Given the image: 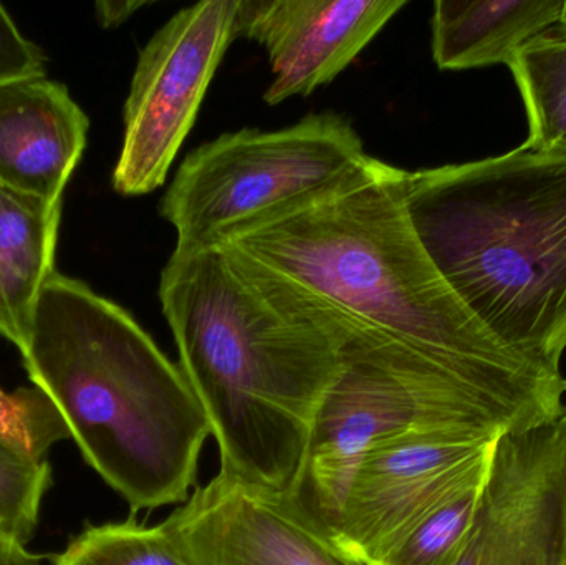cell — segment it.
Returning a JSON list of instances; mask_svg holds the SVG:
<instances>
[{
	"instance_id": "obj_1",
	"label": "cell",
	"mask_w": 566,
	"mask_h": 565,
	"mask_svg": "<svg viewBox=\"0 0 566 565\" xmlns=\"http://www.w3.org/2000/svg\"><path fill=\"white\" fill-rule=\"evenodd\" d=\"M159 301L221 474L295 498L348 318L232 244L172 252Z\"/></svg>"
},
{
	"instance_id": "obj_2",
	"label": "cell",
	"mask_w": 566,
	"mask_h": 565,
	"mask_svg": "<svg viewBox=\"0 0 566 565\" xmlns=\"http://www.w3.org/2000/svg\"><path fill=\"white\" fill-rule=\"evenodd\" d=\"M406 169L369 156L325 195L229 238L352 324L401 342L517 411L531 427L565 411L551 377L495 341L462 305L422 245Z\"/></svg>"
},
{
	"instance_id": "obj_3",
	"label": "cell",
	"mask_w": 566,
	"mask_h": 565,
	"mask_svg": "<svg viewBox=\"0 0 566 565\" xmlns=\"http://www.w3.org/2000/svg\"><path fill=\"white\" fill-rule=\"evenodd\" d=\"M20 355L86 463L133 513L189 500L211 423L181 368L128 311L55 271Z\"/></svg>"
},
{
	"instance_id": "obj_4",
	"label": "cell",
	"mask_w": 566,
	"mask_h": 565,
	"mask_svg": "<svg viewBox=\"0 0 566 565\" xmlns=\"http://www.w3.org/2000/svg\"><path fill=\"white\" fill-rule=\"evenodd\" d=\"M409 218L459 301L551 377L566 350V151L406 171Z\"/></svg>"
},
{
	"instance_id": "obj_5",
	"label": "cell",
	"mask_w": 566,
	"mask_h": 565,
	"mask_svg": "<svg viewBox=\"0 0 566 565\" xmlns=\"http://www.w3.org/2000/svg\"><path fill=\"white\" fill-rule=\"evenodd\" d=\"M525 428L517 411L444 365L349 322L342 370L319 407L293 500L329 536L356 467L382 441L418 431L497 440Z\"/></svg>"
},
{
	"instance_id": "obj_6",
	"label": "cell",
	"mask_w": 566,
	"mask_h": 565,
	"mask_svg": "<svg viewBox=\"0 0 566 565\" xmlns=\"http://www.w3.org/2000/svg\"><path fill=\"white\" fill-rule=\"evenodd\" d=\"M369 155L352 122L316 113L275 132L226 133L186 156L159 212L175 228V251L229 238L332 191Z\"/></svg>"
},
{
	"instance_id": "obj_7",
	"label": "cell",
	"mask_w": 566,
	"mask_h": 565,
	"mask_svg": "<svg viewBox=\"0 0 566 565\" xmlns=\"http://www.w3.org/2000/svg\"><path fill=\"white\" fill-rule=\"evenodd\" d=\"M239 0H206L171 17L139 53L113 188L142 196L165 182L206 92L235 40Z\"/></svg>"
},
{
	"instance_id": "obj_8",
	"label": "cell",
	"mask_w": 566,
	"mask_h": 565,
	"mask_svg": "<svg viewBox=\"0 0 566 565\" xmlns=\"http://www.w3.org/2000/svg\"><path fill=\"white\" fill-rule=\"evenodd\" d=\"M497 440L418 431L382 441L356 467L333 543L368 564L432 508L484 481Z\"/></svg>"
},
{
	"instance_id": "obj_9",
	"label": "cell",
	"mask_w": 566,
	"mask_h": 565,
	"mask_svg": "<svg viewBox=\"0 0 566 565\" xmlns=\"http://www.w3.org/2000/svg\"><path fill=\"white\" fill-rule=\"evenodd\" d=\"M454 565H566V408L499 438Z\"/></svg>"
},
{
	"instance_id": "obj_10",
	"label": "cell",
	"mask_w": 566,
	"mask_h": 565,
	"mask_svg": "<svg viewBox=\"0 0 566 565\" xmlns=\"http://www.w3.org/2000/svg\"><path fill=\"white\" fill-rule=\"evenodd\" d=\"M186 565H365L296 501L219 473L163 521Z\"/></svg>"
},
{
	"instance_id": "obj_11",
	"label": "cell",
	"mask_w": 566,
	"mask_h": 565,
	"mask_svg": "<svg viewBox=\"0 0 566 565\" xmlns=\"http://www.w3.org/2000/svg\"><path fill=\"white\" fill-rule=\"evenodd\" d=\"M405 0H239L235 40H254L271 59L269 105L312 95L335 80L405 9Z\"/></svg>"
},
{
	"instance_id": "obj_12",
	"label": "cell",
	"mask_w": 566,
	"mask_h": 565,
	"mask_svg": "<svg viewBox=\"0 0 566 565\" xmlns=\"http://www.w3.org/2000/svg\"><path fill=\"white\" fill-rule=\"evenodd\" d=\"M90 122L69 88L45 76L0 85V185L62 205Z\"/></svg>"
},
{
	"instance_id": "obj_13",
	"label": "cell",
	"mask_w": 566,
	"mask_h": 565,
	"mask_svg": "<svg viewBox=\"0 0 566 565\" xmlns=\"http://www.w3.org/2000/svg\"><path fill=\"white\" fill-rule=\"evenodd\" d=\"M565 0H439L432 56L441 70L511 65L522 46L560 23Z\"/></svg>"
},
{
	"instance_id": "obj_14",
	"label": "cell",
	"mask_w": 566,
	"mask_h": 565,
	"mask_svg": "<svg viewBox=\"0 0 566 565\" xmlns=\"http://www.w3.org/2000/svg\"><path fill=\"white\" fill-rule=\"evenodd\" d=\"M62 205L10 191L0 185V338L29 344L43 285L55 272Z\"/></svg>"
},
{
	"instance_id": "obj_15",
	"label": "cell",
	"mask_w": 566,
	"mask_h": 565,
	"mask_svg": "<svg viewBox=\"0 0 566 565\" xmlns=\"http://www.w3.org/2000/svg\"><path fill=\"white\" fill-rule=\"evenodd\" d=\"M527 109V148L566 151V30L554 27L528 42L512 60Z\"/></svg>"
},
{
	"instance_id": "obj_16",
	"label": "cell",
	"mask_w": 566,
	"mask_h": 565,
	"mask_svg": "<svg viewBox=\"0 0 566 565\" xmlns=\"http://www.w3.org/2000/svg\"><path fill=\"white\" fill-rule=\"evenodd\" d=\"M485 480L432 508L366 565H454L474 526Z\"/></svg>"
},
{
	"instance_id": "obj_17",
	"label": "cell",
	"mask_w": 566,
	"mask_h": 565,
	"mask_svg": "<svg viewBox=\"0 0 566 565\" xmlns=\"http://www.w3.org/2000/svg\"><path fill=\"white\" fill-rule=\"evenodd\" d=\"M52 565H186L161 524L123 523L90 526L75 537Z\"/></svg>"
},
{
	"instance_id": "obj_18",
	"label": "cell",
	"mask_w": 566,
	"mask_h": 565,
	"mask_svg": "<svg viewBox=\"0 0 566 565\" xmlns=\"http://www.w3.org/2000/svg\"><path fill=\"white\" fill-rule=\"evenodd\" d=\"M52 468L0 440V526L20 543L35 533Z\"/></svg>"
},
{
	"instance_id": "obj_19",
	"label": "cell",
	"mask_w": 566,
	"mask_h": 565,
	"mask_svg": "<svg viewBox=\"0 0 566 565\" xmlns=\"http://www.w3.org/2000/svg\"><path fill=\"white\" fill-rule=\"evenodd\" d=\"M70 433L62 415L39 388L7 394L0 388V440L35 460Z\"/></svg>"
},
{
	"instance_id": "obj_20",
	"label": "cell",
	"mask_w": 566,
	"mask_h": 565,
	"mask_svg": "<svg viewBox=\"0 0 566 565\" xmlns=\"http://www.w3.org/2000/svg\"><path fill=\"white\" fill-rule=\"evenodd\" d=\"M45 60L42 50L22 35L6 7L0 3V85L45 76Z\"/></svg>"
},
{
	"instance_id": "obj_21",
	"label": "cell",
	"mask_w": 566,
	"mask_h": 565,
	"mask_svg": "<svg viewBox=\"0 0 566 565\" xmlns=\"http://www.w3.org/2000/svg\"><path fill=\"white\" fill-rule=\"evenodd\" d=\"M148 6V2H135V0H126V2H109V0H102L96 2V17H98L99 23L105 29H115V27L125 23L136 10L143 9Z\"/></svg>"
},
{
	"instance_id": "obj_22",
	"label": "cell",
	"mask_w": 566,
	"mask_h": 565,
	"mask_svg": "<svg viewBox=\"0 0 566 565\" xmlns=\"http://www.w3.org/2000/svg\"><path fill=\"white\" fill-rule=\"evenodd\" d=\"M0 565H3V547H2V541H0Z\"/></svg>"
},
{
	"instance_id": "obj_23",
	"label": "cell",
	"mask_w": 566,
	"mask_h": 565,
	"mask_svg": "<svg viewBox=\"0 0 566 565\" xmlns=\"http://www.w3.org/2000/svg\"><path fill=\"white\" fill-rule=\"evenodd\" d=\"M0 531H2V533H6V531H3V530H2V526H0ZM6 534H7V533H6ZM9 536H10V534H9Z\"/></svg>"
},
{
	"instance_id": "obj_24",
	"label": "cell",
	"mask_w": 566,
	"mask_h": 565,
	"mask_svg": "<svg viewBox=\"0 0 566 565\" xmlns=\"http://www.w3.org/2000/svg\"><path fill=\"white\" fill-rule=\"evenodd\" d=\"M566 408V407H565Z\"/></svg>"
}]
</instances>
